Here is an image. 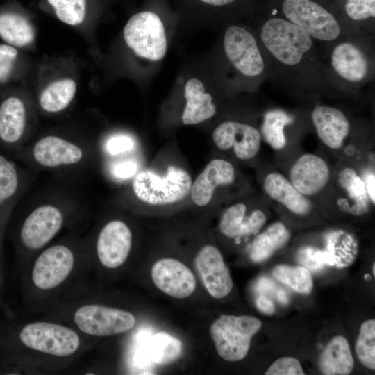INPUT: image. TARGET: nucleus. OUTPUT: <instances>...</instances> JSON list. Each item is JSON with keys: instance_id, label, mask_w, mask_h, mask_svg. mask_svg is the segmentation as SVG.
<instances>
[{"instance_id": "ea45409f", "label": "nucleus", "mask_w": 375, "mask_h": 375, "mask_svg": "<svg viewBox=\"0 0 375 375\" xmlns=\"http://www.w3.org/2000/svg\"><path fill=\"white\" fill-rule=\"evenodd\" d=\"M138 165L132 160L116 164L112 168L113 176L119 179L129 178L138 173Z\"/></svg>"}, {"instance_id": "f8f14e48", "label": "nucleus", "mask_w": 375, "mask_h": 375, "mask_svg": "<svg viewBox=\"0 0 375 375\" xmlns=\"http://www.w3.org/2000/svg\"><path fill=\"white\" fill-rule=\"evenodd\" d=\"M260 131L254 126L235 120L219 124L212 133L215 146L223 151L233 150L240 160H249L258 153L262 143Z\"/></svg>"}, {"instance_id": "e433bc0d", "label": "nucleus", "mask_w": 375, "mask_h": 375, "mask_svg": "<svg viewBox=\"0 0 375 375\" xmlns=\"http://www.w3.org/2000/svg\"><path fill=\"white\" fill-rule=\"evenodd\" d=\"M265 375H303L300 362L292 357L284 356L275 360L265 372Z\"/></svg>"}, {"instance_id": "20e7f679", "label": "nucleus", "mask_w": 375, "mask_h": 375, "mask_svg": "<svg viewBox=\"0 0 375 375\" xmlns=\"http://www.w3.org/2000/svg\"><path fill=\"white\" fill-rule=\"evenodd\" d=\"M373 35L347 34L322 53L337 92H356L374 76Z\"/></svg>"}, {"instance_id": "f257e3e1", "label": "nucleus", "mask_w": 375, "mask_h": 375, "mask_svg": "<svg viewBox=\"0 0 375 375\" xmlns=\"http://www.w3.org/2000/svg\"><path fill=\"white\" fill-rule=\"evenodd\" d=\"M269 66V78L300 96L336 91L317 41L283 17L266 19L256 32ZM337 92V91H336Z\"/></svg>"}, {"instance_id": "79ce46f5", "label": "nucleus", "mask_w": 375, "mask_h": 375, "mask_svg": "<svg viewBox=\"0 0 375 375\" xmlns=\"http://www.w3.org/2000/svg\"><path fill=\"white\" fill-rule=\"evenodd\" d=\"M258 309L266 315H272L275 311L273 303L264 296H259L256 300Z\"/></svg>"}, {"instance_id": "4be33fe9", "label": "nucleus", "mask_w": 375, "mask_h": 375, "mask_svg": "<svg viewBox=\"0 0 375 375\" xmlns=\"http://www.w3.org/2000/svg\"><path fill=\"white\" fill-rule=\"evenodd\" d=\"M22 188V177L16 164L0 151V252L14 205Z\"/></svg>"}, {"instance_id": "c03bdc74", "label": "nucleus", "mask_w": 375, "mask_h": 375, "mask_svg": "<svg viewBox=\"0 0 375 375\" xmlns=\"http://www.w3.org/2000/svg\"><path fill=\"white\" fill-rule=\"evenodd\" d=\"M202 2L214 6H223L228 5L236 0H201Z\"/></svg>"}, {"instance_id": "49530a36", "label": "nucleus", "mask_w": 375, "mask_h": 375, "mask_svg": "<svg viewBox=\"0 0 375 375\" xmlns=\"http://www.w3.org/2000/svg\"><path fill=\"white\" fill-rule=\"evenodd\" d=\"M1 253L0 252V289L2 283V266H1Z\"/></svg>"}, {"instance_id": "f03ea898", "label": "nucleus", "mask_w": 375, "mask_h": 375, "mask_svg": "<svg viewBox=\"0 0 375 375\" xmlns=\"http://www.w3.org/2000/svg\"><path fill=\"white\" fill-rule=\"evenodd\" d=\"M92 340L58 319L22 320L0 333V356L20 372L58 373L90 349Z\"/></svg>"}, {"instance_id": "4468645a", "label": "nucleus", "mask_w": 375, "mask_h": 375, "mask_svg": "<svg viewBox=\"0 0 375 375\" xmlns=\"http://www.w3.org/2000/svg\"><path fill=\"white\" fill-rule=\"evenodd\" d=\"M196 269L209 294L216 299L227 296L232 290L233 282L230 271L219 249L206 245L194 259Z\"/></svg>"}, {"instance_id": "a19ab883", "label": "nucleus", "mask_w": 375, "mask_h": 375, "mask_svg": "<svg viewBox=\"0 0 375 375\" xmlns=\"http://www.w3.org/2000/svg\"><path fill=\"white\" fill-rule=\"evenodd\" d=\"M367 193L373 205L375 203V175L371 172L363 177Z\"/></svg>"}, {"instance_id": "c756f323", "label": "nucleus", "mask_w": 375, "mask_h": 375, "mask_svg": "<svg viewBox=\"0 0 375 375\" xmlns=\"http://www.w3.org/2000/svg\"><path fill=\"white\" fill-rule=\"evenodd\" d=\"M294 117L282 109L265 112L261 125V135L274 150H281L287 144L285 128L292 124Z\"/></svg>"}, {"instance_id": "9d476101", "label": "nucleus", "mask_w": 375, "mask_h": 375, "mask_svg": "<svg viewBox=\"0 0 375 375\" xmlns=\"http://www.w3.org/2000/svg\"><path fill=\"white\" fill-rule=\"evenodd\" d=\"M262 325V322L254 316L222 315L210 328L219 356L230 362L244 359L250 349L252 338Z\"/></svg>"}, {"instance_id": "f704fd0d", "label": "nucleus", "mask_w": 375, "mask_h": 375, "mask_svg": "<svg viewBox=\"0 0 375 375\" xmlns=\"http://www.w3.org/2000/svg\"><path fill=\"white\" fill-rule=\"evenodd\" d=\"M344 12L355 24H362L369 19L374 20L375 17V0H346ZM369 35V34H368Z\"/></svg>"}, {"instance_id": "412c9836", "label": "nucleus", "mask_w": 375, "mask_h": 375, "mask_svg": "<svg viewBox=\"0 0 375 375\" xmlns=\"http://www.w3.org/2000/svg\"><path fill=\"white\" fill-rule=\"evenodd\" d=\"M335 181L338 188L344 192L343 196L338 197V208L353 215L366 213L369 204L372 203L367 193L363 177L353 168L346 167L337 173Z\"/></svg>"}, {"instance_id": "72a5a7b5", "label": "nucleus", "mask_w": 375, "mask_h": 375, "mask_svg": "<svg viewBox=\"0 0 375 375\" xmlns=\"http://www.w3.org/2000/svg\"><path fill=\"white\" fill-rule=\"evenodd\" d=\"M59 20L70 26L81 24L87 12L86 0H47Z\"/></svg>"}, {"instance_id": "6e6552de", "label": "nucleus", "mask_w": 375, "mask_h": 375, "mask_svg": "<svg viewBox=\"0 0 375 375\" xmlns=\"http://www.w3.org/2000/svg\"><path fill=\"white\" fill-rule=\"evenodd\" d=\"M281 10L283 18L325 46L348 34L339 19L312 0H283Z\"/></svg>"}, {"instance_id": "ddd939ff", "label": "nucleus", "mask_w": 375, "mask_h": 375, "mask_svg": "<svg viewBox=\"0 0 375 375\" xmlns=\"http://www.w3.org/2000/svg\"><path fill=\"white\" fill-rule=\"evenodd\" d=\"M328 163L313 153L300 156L292 165L289 180L304 196L310 199L322 193L331 181Z\"/></svg>"}, {"instance_id": "a211bd4d", "label": "nucleus", "mask_w": 375, "mask_h": 375, "mask_svg": "<svg viewBox=\"0 0 375 375\" xmlns=\"http://www.w3.org/2000/svg\"><path fill=\"white\" fill-rule=\"evenodd\" d=\"M262 185L269 199L290 212L305 217L312 212L314 205L311 200L302 194L281 173L267 172L263 177Z\"/></svg>"}, {"instance_id": "9b49d317", "label": "nucleus", "mask_w": 375, "mask_h": 375, "mask_svg": "<svg viewBox=\"0 0 375 375\" xmlns=\"http://www.w3.org/2000/svg\"><path fill=\"white\" fill-rule=\"evenodd\" d=\"M127 46L138 56L158 61L167 51L164 26L159 17L149 11L133 15L123 31Z\"/></svg>"}, {"instance_id": "6ab92c4d", "label": "nucleus", "mask_w": 375, "mask_h": 375, "mask_svg": "<svg viewBox=\"0 0 375 375\" xmlns=\"http://www.w3.org/2000/svg\"><path fill=\"white\" fill-rule=\"evenodd\" d=\"M34 160L47 168L76 165L83 158V149L76 144L56 135L40 138L33 148Z\"/></svg>"}, {"instance_id": "1a4fd4ad", "label": "nucleus", "mask_w": 375, "mask_h": 375, "mask_svg": "<svg viewBox=\"0 0 375 375\" xmlns=\"http://www.w3.org/2000/svg\"><path fill=\"white\" fill-rule=\"evenodd\" d=\"M132 243V231L125 222L112 219L105 223L92 247L85 243L90 272L97 267L108 270L122 267L129 257Z\"/></svg>"}, {"instance_id": "dca6fc26", "label": "nucleus", "mask_w": 375, "mask_h": 375, "mask_svg": "<svg viewBox=\"0 0 375 375\" xmlns=\"http://www.w3.org/2000/svg\"><path fill=\"white\" fill-rule=\"evenodd\" d=\"M312 125L321 142L331 149L342 147L351 133V124L339 108L317 105L310 113Z\"/></svg>"}, {"instance_id": "c85d7f7f", "label": "nucleus", "mask_w": 375, "mask_h": 375, "mask_svg": "<svg viewBox=\"0 0 375 375\" xmlns=\"http://www.w3.org/2000/svg\"><path fill=\"white\" fill-rule=\"evenodd\" d=\"M325 240L332 266L344 268L353 263L358 249L356 239L350 233L342 230L332 231L326 235Z\"/></svg>"}, {"instance_id": "aec40b11", "label": "nucleus", "mask_w": 375, "mask_h": 375, "mask_svg": "<svg viewBox=\"0 0 375 375\" xmlns=\"http://www.w3.org/2000/svg\"><path fill=\"white\" fill-rule=\"evenodd\" d=\"M267 214L261 208L248 212V207L242 202L230 206L223 212L219 221V230L228 238H238L257 233L265 224Z\"/></svg>"}, {"instance_id": "58836bf2", "label": "nucleus", "mask_w": 375, "mask_h": 375, "mask_svg": "<svg viewBox=\"0 0 375 375\" xmlns=\"http://www.w3.org/2000/svg\"><path fill=\"white\" fill-rule=\"evenodd\" d=\"M106 148L110 155H117L132 151L135 148V142L128 135H117L108 139Z\"/></svg>"}, {"instance_id": "2eb2a0df", "label": "nucleus", "mask_w": 375, "mask_h": 375, "mask_svg": "<svg viewBox=\"0 0 375 375\" xmlns=\"http://www.w3.org/2000/svg\"><path fill=\"white\" fill-rule=\"evenodd\" d=\"M151 275L158 289L174 298L188 297L196 288V278L192 271L176 259L158 260L152 267Z\"/></svg>"}, {"instance_id": "de8ad7c7", "label": "nucleus", "mask_w": 375, "mask_h": 375, "mask_svg": "<svg viewBox=\"0 0 375 375\" xmlns=\"http://www.w3.org/2000/svg\"><path fill=\"white\" fill-rule=\"evenodd\" d=\"M372 272H373V274L374 276L375 275V264H374V262L373 263V265H372Z\"/></svg>"}, {"instance_id": "37998d69", "label": "nucleus", "mask_w": 375, "mask_h": 375, "mask_svg": "<svg viewBox=\"0 0 375 375\" xmlns=\"http://www.w3.org/2000/svg\"><path fill=\"white\" fill-rule=\"evenodd\" d=\"M274 288V284L269 279L262 277L256 284V290L258 292H266Z\"/></svg>"}, {"instance_id": "5701e85b", "label": "nucleus", "mask_w": 375, "mask_h": 375, "mask_svg": "<svg viewBox=\"0 0 375 375\" xmlns=\"http://www.w3.org/2000/svg\"><path fill=\"white\" fill-rule=\"evenodd\" d=\"M26 124V108L19 97L11 96L0 103V144L14 148L22 139Z\"/></svg>"}, {"instance_id": "393cba45", "label": "nucleus", "mask_w": 375, "mask_h": 375, "mask_svg": "<svg viewBox=\"0 0 375 375\" xmlns=\"http://www.w3.org/2000/svg\"><path fill=\"white\" fill-rule=\"evenodd\" d=\"M319 369L326 375H347L354 367V360L346 338L338 335L326 346L319 358Z\"/></svg>"}, {"instance_id": "0eeeda50", "label": "nucleus", "mask_w": 375, "mask_h": 375, "mask_svg": "<svg viewBox=\"0 0 375 375\" xmlns=\"http://www.w3.org/2000/svg\"><path fill=\"white\" fill-rule=\"evenodd\" d=\"M192 183L188 172L171 165L162 176L147 169L138 172L133 181V190L144 203L164 206L182 200L190 194Z\"/></svg>"}, {"instance_id": "a18cd8bd", "label": "nucleus", "mask_w": 375, "mask_h": 375, "mask_svg": "<svg viewBox=\"0 0 375 375\" xmlns=\"http://www.w3.org/2000/svg\"><path fill=\"white\" fill-rule=\"evenodd\" d=\"M278 300L282 303H287L288 302V297H287L285 293L284 292H283V291H280L278 293Z\"/></svg>"}, {"instance_id": "c9c22d12", "label": "nucleus", "mask_w": 375, "mask_h": 375, "mask_svg": "<svg viewBox=\"0 0 375 375\" xmlns=\"http://www.w3.org/2000/svg\"><path fill=\"white\" fill-rule=\"evenodd\" d=\"M297 258L309 271H319L326 265L332 266L331 256L326 250L322 251L312 247L301 248L297 252Z\"/></svg>"}, {"instance_id": "cd10ccee", "label": "nucleus", "mask_w": 375, "mask_h": 375, "mask_svg": "<svg viewBox=\"0 0 375 375\" xmlns=\"http://www.w3.org/2000/svg\"><path fill=\"white\" fill-rule=\"evenodd\" d=\"M76 93V83L72 78H61L49 83L39 96L41 108L49 113L67 108Z\"/></svg>"}, {"instance_id": "a878e982", "label": "nucleus", "mask_w": 375, "mask_h": 375, "mask_svg": "<svg viewBox=\"0 0 375 375\" xmlns=\"http://www.w3.org/2000/svg\"><path fill=\"white\" fill-rule=\"evenodd\" d=\"M290 238V232L283 222L272 224L255 237L250 248V258L254 262L265 261L284 247Z\"/></svg>"}, {"instance_id": "4c0bfd02", "label": "nucleus", "mask_w": 375, "mask_h": 375, "mask_svg": "<svg viewBox=\"0 0 375 375\" xmlns=\"http://www.w3.org/2000/svg\"><path fill=\"white\" fill-rule=\"evenodd\" d=\"M18 51L9 44H0V81H6L10 76L15 62L17 60Z\"/></svg>"}, {"instance_id": "f3484780", "label": "nucleus", "mask_w": 375, "mask_h": 375, "mask_svg": "<svg viewBox=\"0 0 375 375\" xmlns=\"http://www.w3.org/2000/svg\"><path fill=\"white\" fill-rule=\"evenodd\" d=\"M236 172L229 161L215 158L210 161L192 182L190 194L198 206H205L212 200L216 189L233 183Z\"/></svg>"}, {"instance_id": "7c9ffc66", "label": "nucleus", "mask_w": 375, "mask_h": 375, "mask_svg": "<svg viewBox=\"0 0 375 375\" xmlns=\"http://www.w3.org/2000/svg\"><path fill=\"white\" fill-rule=\"evenodd\" d=\"M273 276L281 283L301 294H310L313 280L310 271L303 266L278 265L272 269Z\"/></svg>"}, {"instance_id": "b1692460", "label": "nucleus", "mask_w": 375, "mask_h": 375, "mask_svg": "<svg viewBox=\"0 0 375 375\" xmlns=\"http://www.w3.org/2000/svg\"><path fill=\"white\" fill-rule=\"evenodd\" d=\"M186 104L182 115L184 124H197L212 117L217 108L212 96L205 92L202 82L197 78L188 80L185 86Z\"/></svg>"}, {"instance_id": "2f4dec72", "label": "nucleus", "mask_w": 375, "mask_h": 375, "mask_svg": "<svg viewBox=\"0 0 375 375\" xmlns=\"http://www.w3.org/2000/svg\"><path fill=\"white\" fill-rule=\"evenodd\" d=\"M181 342L166 332H159L149 341V355L158 365H165L176 360L181 353Z\"/></svg>"}, {"instance_id": "473e14b6", "label": "nucleus", "mask_w": 375, "mask_h": 375, "mask_svg": "<svg viewBox=\"0 0 375 375\" xmlns=\"http://www.w3.org/2000/svg\"><path fill=\"white\" fill-rule=\"evenodd\" d=\"M355 350L359 361L367 368L375 369V320L365 321L360 326Z\"/></svg>"}, {"instance_id": "39448f33", "label": "nucleus", "mask_w": 375, "mask_h": 375, "mask_svg": "<svg viewBox=\"0 0 375 375\" xmlns=\"http://www.w3.org/2000/svg\"><path fill=\"white\" fill-rule=\"evenodd\" d=\"M66 221L65 213L52 204L38 206L28 212L13 233L18 267L51 243Z\"/></svg>"}, {"instance_id": "bb28decb", "label": "nucleus", "mask_w": 375, "mask_h": 375, "mask_svg": "<svg viewBox=\"0 0 375 375\" xmlns=\"http://www.w3.org/2000/svg\"><path fill=\"white\" fill-rule=\"evenodd\" d=\"M35 35L33 26L23 15L12 10L0 12V37L8 44L26 47L33 42Z\"/></svg>"}, {"instance_id": "7ed1b4c3", "label": "nucleus", "mask_w": 375, "mask_h": 375, "mask_svg": "<svg viewBox=\"0 0 375 375\" xmlns=\"http://www.w3.org/2000/svg\"><path fill=\"white\" fill-rule=\"evenodd\" d=\"M22 301L30 314L43 315L78 278L90 272L85 243H50L20 268Z\"/></svg>"}, {"instance_id": "423d86ee", "label": "nucleus", "mask_w": 375, "mask_h": 375, "mask_svg": "<svg viewBox=\"0 0 375 375\" xmlns=\"http://www.w3.org/2000/svg\"><path fill=\"white\" fill-rule=\"evenodd\" d=\"M225 56L241 76L261 83L269 78V66L256 33L239 25L226 28L223 37Z\"/></svg>"}]
</instances>
